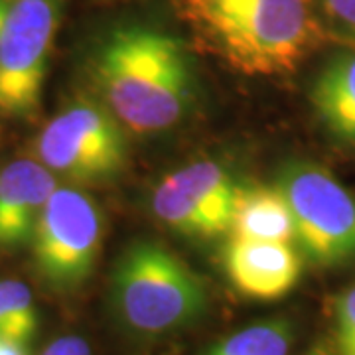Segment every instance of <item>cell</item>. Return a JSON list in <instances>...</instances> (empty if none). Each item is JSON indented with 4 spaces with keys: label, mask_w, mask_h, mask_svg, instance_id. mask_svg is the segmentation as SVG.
<instances>
[{
    "label": "cell",
    "mask_w": 355,
    "mask_h": 355,
    "mask_svg": "<svg viewBox=\"0 0 355 355\" xmlns=\"http://www.w3.org/2000/svg\"><path fill=\"white\" fill-rule=\"evenodd\" d=\"M97 99L128 130L156 135L180 125L196 105L198 77L184 42L164 28L123 24L89 55Z\"/></svg>",
    "instance_id": "obj_1"
},
{
    "label": "cell",
    "mask_w": 355,
    "mask_h": 355,
    "mask_svg": "<svg viewBox=\"0 0 355 355\" xmlns=\"http://www.w3.org/2000/svg\"><path fill=\"white\" fill-rule=\"evenodd\" d=\"M318 0H178L198 46L235 73H292L326 38Z\"/></svg>",
    "instance_id": "obj_2"
},
{
    "label": "cell",
    "mask_w": 355,
    "mask_h": 355,
    "mask_svg": "<svg viewBox=\"0 0 355 355\" xmlns=\"http://www.w3.org/2000/svg\"><path fill=\"white\" fill-rule=\"evenodd\" d=\"M111 302L130 331L162 336L200 320L209 296L200 275L172 249L153 239H137L114 263Z\"/></svg>",
    "instance_id": "obj_3"
},
{
    "label": "cell",
    "mask_w": 355,
    "mask_h": 355,
    "mask_svg": "<svg viewBox=\"0 0 355 355\" xmlns=\"http://www.w3.org/2000/svg\"><path fill=\"white\" fill-rule=\"evenodd\" d=\"M36 156L73 184H107L125 172V127L97 97L79 95L53 114L36 139Z\"/></svg>",
    "instance_id": "obj_4"
},
{
    "label": "cell",
    "mask_w": 355,
    "mask_h": 355,
    "mask_svg": "<svg viewBox=\"0 0 355 355\" xmlns=\"http://www.w3.org/2000/svg\"><path fill=\"white\" fill-rule=\"evenodd\" d=\"M277 188L306 259L320 266L355 261V196L338 178L316 162L294 160L280 168Z\"/></svg>",
    "instance_id": "obj_5"
},
{
    "label": "cell",
    "mask_w": 355,
    "mask_h": 355,
    "mask_svg": "<svg viewBox=\"0 0 355 355\" xmlns=\"http://www.w3.org/2000/svg\"><path fill=\"white\" fill-rule=\"evenodd\" d=\"M64 0H12L0 30V114L22 119L40 107Z\"/></svg>",
    "instance_id": "obj_6"
},
{
    "label": "cell",
    "mask_w": 355,
    "mask_h": 355,
    "mask_svg": "<svg viewBox=\"0 0 355 355\" xmlns=\"http://www.w3.org/2000/svg\"><path fill=\"white\" fill-rule=\"evenodd\" d=\"M103 241L97 203L76 188H55L32 235L34 265L53 288L69 291L93 272Z\"/></svg>",
    "instance_id": "obj_7"
},
{
    "label": "cell",
    "mask_w": 355,
    "mask_h": 355,
    "mask_svg": "<svg viewBox=\"0 0 355 355\" xmlns=\"http://www.w3.org/2000/svg\"><path fill=\"white\" fill-rule=\"evenodd\" d=\"M239 182L216 160H196L166 174L150 196L160 223L190 239L227 235Z\"/></svg>",
    "instance_id": "obj_8"
},
{
    "label": "cell",
    "mask_w": 355,
    "mask_h": 355,
    "mask_svg": "<svg viewBox=\"0 0 355 355\" xmlns=\"http://www.w3.org/2000/svg\"><path fill=\"white\" fill-rule=\"evenodd\" d=\"M223 268L233 288L261 302L286 296L302 277V257L292 243L229 237Z\"/></svg>",
    "instance_id": "obj_9"
},
{
    "label": "cell",
    "mask_w": 355,
    "mask_h": 355,
    "mask_svg": "<svg viewBox=\"0 0 355 355\" xmlns=\"http://www.w3.org/2000/svg\"><path fill=\"white\" fill-rule=\"evenodd\" d=\"M55 188V174L40 160L20 158L0 168V251H16L32 241Z\"/></svg>",
    "instance_id": "obj_10"
},
{
    "label": "cell",
    "mask_w": 355,
    "mask_h": 355,
    "mask_svg": "<svg viewBox=\"0 0 355 355\" xmlns=\"http://www.w3.org/2000/svg\"><path fill=\"white\" fill-rule=\"evenodd\" d=\"M310 103L334 139L355 146V50L338 51L322 65Z\"/></svg>",
    "instance_id": "obj_11"
},
{
    "label": "cell",
    "mask_w": 355,
    "mask_h": 355,
    "mask_svg": "<svg viewBox=\"0 0 355 355\" xmlns=\"http://www.w3.org/2000/svg\"><path fill=\"white\" fill-rule=\"evenodd\" d=\"M229 235L253 241H294L291 207L277 184H239Z\"/></svg>",
    "instance_id": "obj_12"
},
{
    "label": "cell",
    "mask_w": 355,
    "mask_h": 355,
    "mask_svg": "<svg viewBox=\"0 0 355 355\" xmlns=\"http://www.w3.org/2000/svg\"><path fill=\"white\" fill-rule=\"evenodd\" d=\"M292 338V324L286 318H268L229 334L203 355H288Z\"/></svg>",
    "instance_id": "obj_13"
},
{
    "label": "cell",
    "mask_w": 355,
    "mask_h": 355,
    "mask_svg": "<svg viewBox=\"0 0 355 355\" xmlns=\"http://www.w3.org/2000/svg\"><path fill=\"white\" fill-rule=\"evenodd\" d=\"M38 328L30 288L18 280H0V338L28 343Z\"/></svg>",
    "instance_id": "obj_14"
},
{
    "label": "cell",
    "mask_w": 355,
    "mask_h": 355,
    "mask_svg": "<svg viewBox=\"0 0 355 355\" xmlns=\"http://www.w3.org/2000/svg\"><path fill=\"white\" fill-rule=\"evenodd\" d=\"M334 334L338 355H355V284L336 298Z\"/></svg>",
    "instance_id": "obj_15"
},
{
    "label": "cell",
    "mask_w": 355,
    "mask_h": 355,
    "mask_svg": "<svg viewBox=\"0 0 355 355\" xmlns=\"http://www.w3.org/2000/svg\"><path fill=\"white\" fill-rule=\"evenodd\" d=\"M322 12L338 28L355 38V0H318Z\"/></svg>",
    "instance_id": "obj_16"
},
{
    "label": "cell",
    "mask_w": 355,
    "mask_h": 355,
    "mask_svg": "<svg viewBox=\"0 0 355 355\" xmlns=\"http://www.w3.org/2000/svg\"><path fill=\"white\" fill-rule=\"evenodd\" d=\"M42 355H91V347L81 336H62L55 338Z\"/></svg>",
    "instance_id": "obj_17"
},
{
    "label": "cell",
    "mask_w": 355,
    "mask_h": 355,
    "mask_svg": "<svg viewBox=\"0 0 355 355\" xmlns=\"http://www.w3.org/2000/svg\"><path fill=\"white\" fill-rule=\"evenodd\" d=\"M0 355H28V352H26V343L0 338Z\"/></svg>",
    "instance_id": "obj_18"
},
{
    "label": "cell",
    "mask_w": 355,
    "mask_h": 355,
    "mask_svg": "<svg viewBox=\"0 0 355 355\" xmlns=\"http://www.w3.org/2000/svg\"><path fill=\"white\" fill-rule=\"evenodd\" d=\"M10 4H12V0H0V30L6 22V16L10 12Z\"/></svg>",
    "instance_id": "obj_19"
}]
</instances>
